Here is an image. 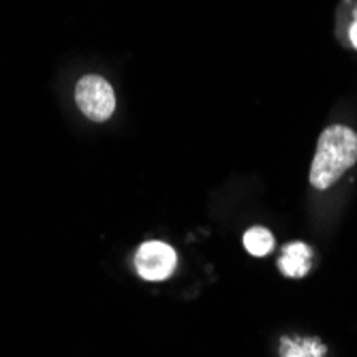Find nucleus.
I'll return each mask as SVG.
<instances>
[{"instance_id": "nucleus-1", "label": "nucleus", "mask_w": 357, "mask_h": 357, "mask_svg": "<svg viewBox=\"0 0 357 357\" xmlns=\"http://www.w3.org/2000/svg\"><path fill=\"white\" fill-rule=\"evenodd\" d=\"M357 160V135L344 124L328 126L317 142V152L310 167V184L326 190L338 182Z\"/></svg>"}, {"instance_id": "nucleus-3", "label": "nucleus", "mask_w": 357, "mask_h": 357, "mask_svg": "<svg viewBox=\"0 0 357 357\" xmlns=\"http://www.w3.org/2000/svg\"><path fill=\"white\" fill-rule=\"evenodd\" d=\"M135 268L144 280L160 282L172 276L176 270V250L165 242H146L137 248Z\"/></svg>"}, {"instance_id": "nucleus-2", "label": "nucleus", "mask_w": 357, "mask_h": 357, "mask_svg": "<svg viewBox=\"0 0 357 357\" xmlns=\"http://www.w3.org/2000/svg\"><path fill=\"white\" fill-rule=\"evenodd\" d=\"M75 103L92 122H105L116 112V92L101 75H86L75 86Z\"/></svg>"}, {"instance_id": "nucleus-4", "label": "nucleus", "mask_w": 357, "mask_h": 357, "mask_svg": "<svg viewBox=\"0 0 357 357\" xmlns=\"http://www.w3.org/2000/svg\"><path fill=\"white\" fill-rule=\"evenodd\" d=\"M312 264V248L304 242L287 244L282 257L278 259V268L287 278H302L310 272Z\"/></svg>"}, {"instance_id": "nucleus-6", "label": "nucleus", "mask_w": 357, "mask_h": 357, "mask_svg": "<svg viewBox=\"0 0 357 357\" xmlns=\"http://www.w3.org/2000/svg\"><path fill=\"white\" fill-rule=\"evenodd\" d=\"M340 37H344L347 45L357 50V0L344 9V17H340Z\"/></svg>"}, {"instance_id": "nucleus-5", "label": "nucleus", "mask_w": 357, "mask_h": 357, "mask_svg": "<svg viewBox=\"0 0 357 357\" xmlns=\"http://www.w3.org/2000/svg\"><path fill=\"white\" fill-rule=\"evenodd\" d=\"M244 248L255 257H266L274 248V236L264 227H252L244 234Z\"/></svg>"}]
</instances>
